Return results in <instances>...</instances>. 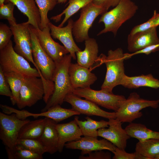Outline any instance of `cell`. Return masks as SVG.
<instances>
[{
	"mask_svg": "<svg viewBox=\"0 0 159 159\" xmlns=\"http://www.w3.org/2000/svg\"><path fill=\"white\" fill-rule=\"evenodd\" d=\"M72 58L70 54H67L60 61L55 62L56 67L53 79L54 91L41 112L46 111L52 106L62 105L66 95L72 93L74 89L71 83L69 74Z\"/></svg>",
	"mask_w": 159,
	"mask_h": 159,
	"instance_id": "6da1fadb",
	"label": "cell"
},
{
	"mask_svg": "<svg viewBox=\"0 0 159 159\" xmlns=\"http://www.w3.org/2000/svg\"><path fill=\"white\" fill-rule=\"evenodd\" d=\"M138 9V6L131 0H121L114 8L102 14L98 22L103 23L104 28L97 35L111 32L115 36L121 25L132 18Z\"/></svg>",
	"mask_w": 159,
	"mask_h": 159,
	"instance_id": "7a4b0ae2",
	"label": "cell"
},
{
	"mask_svg": "<svg viewBox=\"0 0 159 159\" xmlns=\"http://www.w3.org/2000/svg\"><path fill=\"white\" fill-rule=\"evenodd\" d=\"M102 55L107 72L101 90L112 93L114 87L121 85L125 75L123 63L125 59L124 54L121 48H118L114 50H109L107 56L102 54Z\"/></svg>",
	"mask_w": 159,
	"mask_h": 159,
	"instance_id": "3957f363",
	"label": "cell"
},
{
	"mask_svg": "<svg viewBox=\"0 0 159 159\" xmlns=\"http://www.w3.org/2000/svg\"><path fill=\"white\" fill-rule=\"evenodd\" d=\"M0 67L4 73L14 72L25 76L40 77L37 69L32 67L27 60L14 51L11 40L0 49Z\"/></svg>",
	"mask_w": 159,
	"mask_h": 159,
	"instance_id": "277c9868",
	"label": "cell"
},
{
	"mask_svg": "<svg viewBox=\"0 0 159 159\" xmlns=\"http://www.w3.org/2000/svg\"><path fill=\"white\" fill-rule=\"evenodd\" d=\"M31 31L33 56L35 64L46 82L47 92L44 98L47 100L54 91V84L53 79L56 67L55 63L43 49L36 35Z\"/></svg>",
	"mask_w": 159,
	"mask_h": 159,
	"instance_id": "5b68a950",
	"label": "cell"
},
{
	"mask_svg": "<svg viewBox=\"0 0 159 159\" xmlns=\"http://www.w3.org/2000/svg\"><path fill=\"white\" fill-rule=\"evenodd\" d=\"M30 121L20 119L14 113L0 112V139L6 146L8 158L14 152L20 130Z\"/></svg>",
	"mask_w": 159,
	"mask_h": 159,
	"instance_id": "8992f818",
	"label": "cell"
},
{
	"mask_svg": "<svg viewBox=\"0 0 159 159\" xmlns=\"http://www.w3.org/2000/svg\"><path fill=\"white\" fill-rule=\"evenodd\" d=\"M159 103V100L144 99L136 92L132 93L115 112L116 118L122 123H131L142 116V113L140 112L141 110L148 107L156 109Z\"/></svg>",
	"mask_w": 159,
	"mask_h": 159,
	"instance_id": "52a82bcc",
	"label": "cell"
},
{
	"mask_svg": "<svg viewBox=\"0 0 159 159\" xmlns=\"http://www.w3.org/2000/svg\"><path fill=\"white\" fill-rule=\"evenodd\" d=\"M107 11L92 2L81 9L80 17L74 22L72 29L75 41L77 42H82L90 38L89 30L94 20L99 15Z\"/></svg>",
	"mask_w": 159,
	"mask_h": 159,
	"instance_id": "ba28073f",
	"label": "cell"
},
{
	"mask_svg": "<svg viewBox=\"0 0 159 159\" xmlns=\"http://www.w3.org/2000/svg\"><path fill=\"white\" fill-rule=\"evenodd\" d=\"M72 93L106 109L116 112L126 100L123 95H115L101 90H95L90 87L74 89Z\"/></svg>",
	"mask_w": 159,
	"mask_h": 159,
	"instance_id": "9c48e42d",
	"label": "cell"
},
{
	"mask_svg": "<svg viewBox=\"0 0 159 159\" xmlns=\"http://www.w3.org/2000/svg\"><path fill=\"white\" fill-rule=\"evenodd\" d=\"M30 24L26 22L10 26L15 45L14 51L28 62H31L40 75L41 73L35 64L32 53V43Z\"/></svg>",
	"mask_w": 159,
	"mask_h": 159,
	"instance_id": "30bf717a",
	"label": "cell"
},
{
	"mask_svg": "<svg viewBox=\"0 0 159 159\" xmlns=\"http://www.w3.org/2000/svg\"><path fill=\"white\" fill-rule=\"evenodd\" d=\"M44 94L43 84L40 77L25 76L17 106L19 109L31 107L43 98Z\"/></svg>",
	"mask_w": 159,
	"mask_h": 159,
	"instance_id": "8fae6325",
	"label": "cell"
},
{
	"mask_svg": "<svg viewBox=\"0 0 159 159\" xmlns=\"http://www.w3.org/2000/svg\"><path fill=\"white\" fill-rule=\"evenodd\" d=\"M29 26L42 48L55 62L60 61L65 55L69 53L64 46L61 45L52 39L49 26L42 30L34 28L30 25Z\"/></svg>",
	"mask_w": 159,
	"mask_h": 159,
	"instance_id": "7c38bea8",
	"label": "cell"
},
{
	"mask_svg": "<svg viewBox=\"0 0 159 159\" xmlns=\"http://www.w3.org/2000/svg\"><path fill=\"white\" fill-rule=\"evenodd\" d=\"M64 102L70 104L72 108L80 114L87 116H99L108 120L116 118L115 112L105 111L94 103L86 99H82L73 93L67 95Z\"/></svg>",
	"mask_w": 159,
	"mask_h": 159,
	"instance_id": "4fadbf2b",
	"label": "cell"
},
{
	"mask_svg": "<svg viewBox=\"0 0 159 159\" xmlns=\"http://www.w3.org/2000/svg\"><path fill=\"white\" fill-rule=\"evenodd\" d=\"M108 128L99 129L98 136L110 142L116 147L125 150L128 140L130 137L122 127V122L116 118L109 120Z\"/></svg>",
	"mask_w": 159,
	"mask_h": 159,
	"instance_id": "5bb4252c",
	"label": "cell"
},
{
	"mask_svg": "<svg viewBox=\"0 0 159 159\" xmlns=\"http://www.w3.org/2000/svg\"><path fill=\"white\" fill-rule=\"evenodd\" d=\"M67 149L80 150L82 155L88 154L94 151L106 150L112 153L116 147L105 138L98 140L97 138L87 136L81 137L79 140L65 143Z\"/></svg>",
	"mask_w": 159,
	"mask_h": 159,
	"instance_id": "9a60e30c",
	"label": "cell"
},
{
	"mask_svg": "<svg viewBox=\"0 0 159 159\" xmlns=\"http://www.w3.org/2000/svg\"><path fill=\"white\" fill-rule=\"evenodd\" d=\"M74 22L73 20L70 18L68 20L67 25L64 27L57 26L50 22L48 25L51 36L61 42L69 52L72 58L76 59V52L82 50L76 45L73 38L72 29Z\"/></svg>",
	"mask_w": 159,
	"mask_h": 159,
	"instance_id": "2e32d148",
	"label": "cell"
},
{
	"mask_svg": "<svg viewBox=\"0 0 159 159\" xmlns=\"http://www.w3.org/2000/svg\"><path fill=\"white\" fill-rule=\"evenodd\" d=\"M69 74L71 83L74 89L90 87L97 79L90 69L77 63H71Z\"/></svg>",
	"mask_w": 159,
	"mask_h": 159,
	"instance_id": "e0dca14e",
	"label": "cell"
},
{
	"mask_svg": "<svg viewBox=\"0 0 159 159\" xmlns=\"http://www.w3.org/2000/svg\"><path fill=\"white\" fill-rule=\"evenodd\" d=\"M156 27L129 35L127 38V49L134 52L149 46L159 43Z\"/></svg>",
	"mask_w": 159,
	"mask_h": 159,
	"instance_id": "ac0fdd59",
	"label": "cell"
},
{
	"mask_svg": "<svg viewBox=\"0 0 159 159\" xmlns=\"http://www.w3.org/2000/svg\"><path fill=\"white\" fill-rule=\"evenodd\" d=\"M56 127L58 134V151L60 153L63 151L66 143L78 140L83 135L74 119L66 123L57 124Z\"/></svg>",
	"mask_w": 159,
	"mask_h": 159,
	"instance_id": "d6986e66",
	"label": "cell"
},
{
	"mask_svg": "<svg viewBox=\"0 0 159 159\" xmlns=\"http://www.w3.org/2000/svg\"><path fill=\"white\" fill-rule=\"evenodd\" d=\"M11 2L28 18L27 23L36 28L40 29V14L35 0H5L4 4Z\"/></svg>",
	"mask_w": 159,
	"mask_h": 159,
	"instance_id": "ffe728a7",
	"label": "cell"
},
{
	"mask_svg": "<svg viewBox=\"0 0 159 159\" xmlns=\"http://www.w3.org/2000/svg\"><path fill=\"white\" fill-rule=\"evenodd\" d=\"M42 133L38 139L45 149L46 152L52 154L58 151V134L56 127L57 123L48 117Z\"/></svg>",
	"mask_w": 159,
	"mask_h": 159,
	"instance_id": "44dd1931",
	"label": "cell"
},
{
	"mask_svg": "<svg viewBox=\"0 0 159 159\" xmlns=\"http://www.w3.org/2000/svg\"><path fill=\"white\" fill-rule=\"evenodd\" d=\"M85 42L84 50L76 53L77 63L90 69L97 61L102 63L100 57H98V46L94 38L90 37Z\"/></svg>",
	"mask_w": 159,
	"mask_h": 159,
	"instance_id": "7402d4cb",
	"label": "cell"
},
{
	"mask_svg": "<svg viewBox=\"0 0 159 159\" xmlns=\"http://www.w3.org/2000/svg\"><path fill=\"white\" fill-rule=\"evenodd\" d=\"M61 105H57L49 108L45 112L39 113H33L26 111L24 115L26 117H33L36 118L39 117H44L51 119L56 123L62 121L73 116L80 114L72 109L63 108Z\"/></svg>",
	"mask_w": 159,
	"mask_h": 159,
	"instance_id": "603a6c76",
	"label": "cell"
},
{
	"mask_svg": "<svg viewBox=\"0 0 159 159\" xmlns=\"http://www.w3.org/2000/svg\"><path fill=\"white\" fill-rule=\"evenodd\" d=\"M121 85L129 89H136L140 87L159 88V80L153 77L151 74L129 77L125 74Z\"/></svg>",
	"mask_w": 159,
	"mask_h": 159,
	"instance_id": "cb8c5ba5",
	"label": "cell"
},
{
	"mask_svg": "<svg viewBox=\"0 0 159 159\" xmlns=\"http://www.w3.org/2000/svg\"><path fill=\"white\" fill-rule=\"evenodd\" d=\"M86 120H80L77 116H75L74 120L80 127L82 135L97 138V130L100 128L108 127V121L101 120L99 121L92 119L88 116L85 117Z\"/></svg>",
	"mask_w": 159,
	"mask_h": 159,
	"instance_id": "d4e9b609",
	"label": "cell"
},
{
	"mask_svg": "<svg viewBox=\"0 0 159 159\" xmlns=\"http://www.w3.org/2000/svg\"><path fill=\"white\" fill-rule=\"evenodd\" d=\"M125 129L130 138H136L140 142L151 139H159V132L149 129L141 123H130Z\"/></svg>",
	"mask_w": 159,
	"mask_h": 159,
	"instance_id": "484cf974",
	"label": "cell"
},
{
	"mask_svg": "<svg viewBox=\"0 0 159 159\" xmlns=\"http://www.w3.org/2000/svg\"><path fill=\"white\" fill-rule=\"evenodd\" d=\"M46 118L30 121L25 124L19 132L18 139H39L43 130Z\"/></svg>",
	"mask_w": 159,
	"mask_h": 159,
	"instance_id": "4316f807",
	"label": "cell"
},
{
	"mask_svg": "<svg viewBox=\"0 0 159 159\" xmlns=\"http://www.w3.org/2000/svg\"><path fill=\"white\" fill-rule=\"evenodd\" d=\"M5 78L11 90L12 97L10 99L13 105L16 104L20 97V93L25 76L16 72H4Z\"/></svg>",
	"mask_w": 159,
	"mask_h": 159,
	"instance_id": "83f0119b",
	"label": "cell"
},
{
	"mask_svg": "<svg viewBox=\"0 0 159 159\" xmlns=\"http://www.w3.org/2000/svg\"><path fill=\"white\" fill-rule=\"evenodd\" d=\"M93 1V0H69V4L67 7L62 13L52 17L50 19L56 22H57L61 20L62 17L64 14L65 16L63 20L58 26L62 27L72 16L79 10L92 2Z\"/></svg>",
	"mask_w": 159,
	"mask_h": 159,
	"instance_id": "f1b7e54d",
	"label": "cell"
},
{
	"mask_svg": "<svg viewBox=\"0 0 159 159\" xmlns=\"http://www.w3.org/2000/svg\"><path fill=\"white\" fill-rule=\"evenodd\" d=\"M135 150L147 159H155L159 155V139H151L138 141L136 144Z\"/></svg>",
	"mask_w": 159,
	"mask_h": 159,
	"instance_id": "f546056e",
	"label": "cell"
},
{
	"mask_svg": "<svg viewBox=\"0 0 159 159\" xmlns=\"http://www.w3.org/2000/svg\"><path fill=\"white\" fill-rule=\"evenodd\" d=\"M35 1L40 14L41 24L40 29L42 30L49 26L50 21L47 17L48 13L58 4L57 0H35Z\"/></svg>",
	"mask_w": 159,
	"mask_h": 159,
	"instance_id": "4dcf8cb0",
	"label": "cell"
},
{
	"mask_svg": "<svg viewBox=\"0 0 159 159\" xmlns=\"http://www.w3.org/2000/svg\"><path fill=\"white\" fill-rule=\"evenodd\" d=\"M16 145H21L33 152L42 155L46 151L44 147L38 139H18Z\"/></svg>",
	"mask_w": 159,
	"mask_h": 159,
	"instance_id": "1f68e13d",
	"label": "cell"
},
{
	"mask_svg": "<svg viewBox=\"0 0 159 159\" xmlns=\"http://www.w3.org/2000/svg\"><path fill=\"white\" fill-rule=\"evenodd\" d=\"M9 159H42V155L31 151L23 146L16 145Z\"/></svg>",
	"mask_w": 159,
	"mask_h": 159,
	"instance_id": "d6a6232c",
	"label": "cell"
},
{
	"mask_svg": "<svg viewBox=\"0 0 159 159\" xmlns=\"http://www.w3.org/2000/svg\"><path fill=\"white\" fill-rule=\"evenodd\" d=\"M159 26V13L154 11L152 17L146 22L134 26L129 35H132L137 32L145 30Z\"/></svg>",
	"mask_w": 159,
	"mask_h": 159,
	"instance_id": "836d02e7",
	"label": "cell"
},
{
	"mask_svg": "<svg viewBox=\"0 0 159 159\" xmlns=\"http://www.w3.org/2000/svg\"><path fill=\"white\" fill-rule=\"evenodd\" d=\"M15 6L12 2H9L0 6V19L7 20L10 26L17 24L13 13Z\"/></svg>",
	"mask_w": 159,
	"mask_h": 159,
	"instance_id": "e575fe53",
	"label": "cell"
},
{
	"mask_svg": "<svg viewBox=\"0 0 159 159\" xmlns=\"http://www.w3.org/2000/svg\"><path fill=\"white\" fill-rule=\"evenodd\" d=\"M13 35L10 27L6 24L2 23L0 24V49L5 47L11 40Z\"/></svg>",
	"mask_w": 159,
	"mask_h": 159,
	"instance_id": "d590c367",
	"label": "cell"
},
{
	"mask_svg": "<svg viewBox=\"0 0 159 159\" xmlns=\"http://www.w3.org/2000/svg\"><path fill=\"white\" fill-rule=\"evenodd\" d=\"M114 154L113 159H147V158L135 151L133 153H128L125 150L117 147L112 152Z\"/></svg>",
	"mask_w": 159,
	"mask_h": 159,
	"instance_id": "8d00e7d4",
	"label": "cell"
},
{
	"mask_svg": "<svg viewBox=\"0 0 159 159\" xmlns=\"http://www.w3.org/2000/svg\"><path fill=\"white\" fill-rule=\"evenodd\" d=\"M0 95L12 97V94L9 84L7 82L1 68L0 67Z\"/></svg>",
	"mask_w": 159,
	"mask_h": 159,
	"instance_id": "74e56055",
	"label": "cell"
},
{
	"mask_svg": "<svg viewBox=\"0 0 159 159\" xmlns=\"http://www.w3.org/2000/svg\"><path fill=\"white\" fill-rule=\"evenodd\" d=\"M98 150L91 152L89 153L88 155L85 156L80 155L79 157V159H111V154L108 152Z\"/></svg>",
	"mask_w": 159,
	"mask_h": 159,
	"instance_id": "f35d334b",
	"label": "cell"
},
{
	"mask_svg": "<svg viewBox=\"0 0 159 159\" xmlns=\"http://www.w3.org/2000/svg\"><path fill=\"white\" fill-rule=\"evenodd\" d=\"M159 50V43L149 46L145 48L133 52L131 54H124L125 59L131 58L132 56L140 54H144L148 55L152 52H155Z\"/></svg>",
	"mask_w": 159,
	"mask_h": 159,
	"instance_id": "ab89813d",
	"label": "cell"
},
{
	"mask_svg": "<svg viewBox=\"0 0 159 159\" xmlns=\"http://www.w3.org/2000/svg\"><path fill=\"white\" fill-rule=\"evenodd\" d=\"M121 0H93L92 3L95 4L102 7L107 11L111 7H115Z\"/></svg>",
	"mask_w": 159,
	"mask_h": 159,
	"instance_id": "60d3db41",
	"label": "cell"
},
{
	"mask_svg": "<svg viewBox=\"0 0 159 159\" xmlns=\"http://www.w3.org/2000/svg\"><path fill=\"white\" fill-rule=\"evenodd\" d=\"M67 0H57L58 4H63L66 2Z\"/></svg>",
	"mask_w": 159,
	"mask_h": 159,
	"instance_id": "b9f144b4",
	"label": "cell"
},
{
	"mask_svg": "<svg viewBox=\"0 0 159 159\" xmlns=\"http://www.w3.org/2000/svg\"><path fill=\"white\" fill-rule=\"evenodd\" d=\"M5 0H0V6L4 4Z\"/></svg>",
	"mask_w": 159,
	"mask_h": 159,
	"instance_id": "7bdbcfd3",
	"label": "cell"
},
{
	"mask_svg": "<svg viewBox=\"0 0 159 159\" xmlns=\"http://www.w3.org/2000/svg\"><path fill=\"white\" fill-rule=\"evenodd\" d=\"M155 159H159V155L157 156L155 158Z\"/></svg>",
	"mask_w": 159,
	"mask_h": 159,
	"instance_id": "ee69618b",
	"label": "cell"
}]
</instances>
